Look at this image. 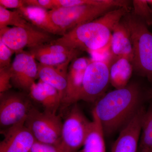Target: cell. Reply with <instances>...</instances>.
Wrapping results in <instances>:
<instances>
[{
    "label": "cell",
    "mask_w": 152,
    "mask_h": 152,
    "mask_svg": "<svg viewBox=\"0 0 152 152\" xmlns=\"http://www.w3.org/2000/svg\"><path fill=\"white\" fill-rule=\"evenodd\" d=\"M149 94L150 96L152 99V89L150 90Z\"/></svg>",
    "instance_id": "4dcf8cb0"
},
{
    "label": "cell",
    "mask_w": 152,
    "mask_h": 152,
    "mask_svg": "<svg viewBox=\"0 0 152 152\" xmlns=\"http://www.w3.org/2000/svg\"><path fill=\"white\" fill-rule=\"evenodd\" d=\"M109 83V63L102 60H91L85 72L77 102H96L104 94Z\"/></svg>",
    "instance_id": "ba28073f"
},
{
    "label": "cell",
    "mask_w": 152,
    "mask_h": 152,
    "mask_svg": "<svg viewBox=\"0 0 152 152\" xmlns=\"http://www.w3.org/2000/svg\"><path fill=\"white\" fill-rule=\"evenodd\" d=\"M91 60L86 57H77L71 62L67 74V87L61 105L64 107L76 103L81 89L85 72Z\"/></svg>",
    "instance_id": "7c38bea8"
},
{
    "label": "cell",
    "mask_w": 152,
    "mask_h": 152,
    "mask_svg": "<svg viewBox=\"0 0 152 152\" xmlns=\"http://www.w3.org/2000/svg\"><path fill=\"white\" fill-rule=\"evenodd\" d=\"M152 149V106L145 111L143 117L138 152H149Z\"/></svg>",
    "instance_id": "44dd1931"
},
{
    "label": "cell",
    "mask_w": 152,
    "mask_h": 152,
    "mask_svg": "<svg viewBox=\"0 0 152 152\" xmlns=\"http://www.w3.org/2000/svg\"><path fill=\"white\" fill-rule=\"evenodd\" d=\"M24 1L26 5L34 6L50 10L54 9L53 0H24Z\"/></svg>",
    "instance_id": "f1b7e54d"
},
{
    "label": "cell",
    "mask_w": 152,
    "mask_h": 152,
    "mask_svg": "<svg viewBox=\"0 0 152 152\" xmlns=\"http://www.w3.org/2000/svg\"><path fill=\"white\" fill-rule=\"evenodd\" d=\"M91 121L74 104L63 124L60 152H77L83 147Z\"/></svg>",
    "instance_id": "8992f818"
},
{
    "label": "cell",
    "mask_w": 152,
    "mask_h": 152,
    "mask_svg": "<svg viewBox=\"0 0 152 152\" xmlns=\"http://www.w3.org/2000/svg\"><path fill=\"white\" fill-rule=\"evenodd\" d=\"M0 152H29L36 140L24 124L5 129Z\"/></svg>",
    "instance_id": "4fadbf2b"
},
{
    "label": "cell",
    "mask_w": 152,
    "mask_h": 152,
    "mask_svg": "<svg viewBox=\"0 0 152 152\" xmlns=\"http://www.w3.org/2000/svg\"><path fill=\"white\" fill-rule=\"evenodd\" d=\"M63 122L57 113L41 112L33 107L24 123L36 140L58 146L61 141Z\"/></svg>",
    "instance_id": "5b68a950"
},
{
    "label": "cell",
    "mask_w": 152,
    "mask_h": 152,
    "mask_svg": "<svg viewBox=\"0 0 152 152\" xmlns=\"http://www.w3.org/2000/svg\"><path fill=\"white\" fill-rule=\"evenodd\" d=\"M15 53L0 40V69L9 67L12 65L11 58Z\"/></svg>",
    "instance_id": "4316f807"
},
{
    "label": "cell",
    "mask_w": 152,
    "mask_h": 152,
    "mask_svg": "<svg viewBox=\"0 0 152 152\" xmlns=\"http://www.w3.org/2000/svg\"><path fill=\"white\" fill-rule=\"evenodd\" d=\"M109 49L112 58H126L133 62L134 51L130 33L123 19L113 30Z\"/></svg>",
    "instance_id": "5bb4252c"
},
{
    "label": "cell",
    "mask_w": 152,
    "mask_h": 152,
    "mask_svg": "<svg viewBox=\"0 0 152 152\" xmlns=\"http://www.w3.org/2000/svg\"><path fill=\"white\" fill-rule=\"evenodd\" d=\"M30 49H32L38 52L53 54H80L82 52L78 50L72 49L62 45L53 43L52 42Z\"/></svg>",
    "instance_id": "cb8c5ba5"
},
{
    "label": "cell",
    "mask_w": 152,
    "mask_h": 152,
    "mask_svg": "<svg viewBox=\"0 0 152 152\" xmlns=\"http://www.w3.org/2000/svg\"><path fill=\"white\" fill-rule=\"evenodd\" d=\"M132 1L125 0H107L103 4H86L70 7L55 9L49 11L52 21L63 33L98 18L114 9H129Z\"/></svg>",
    "instance_id": "3957f363"
},
{
    "label": "cell",
    "mask_w": 152,
    "mask_h": 152,
    "mask_svg": "<svg viewBox=\"0 0 152 152\" xmlns=\"http://www.w3.org/2000/svg\"><path fill=\"white\" fill-rule=\"evenodd\" d=\"M29 152H60L58 147L36 140Z\"/></svg>",
    "instance_id": "83f0119b"
},
{
    "label": "cell",
    "mask_w": 152,
    "mask_h": 152,
    "mask_svg": "<svg viewBox=\"0 0 152 152\" xmlns=\"http://www.w3.org/2000/svg\"><path fill=\"white\" fill-rule=\"evenodd\" d=\"M149 152H152V149L151 150V151H150Z\"/></svg>",
    "instance_id": "d6a6232c"
},
{
    "label": "cell",
    "mask_w": 152,
    "mask_h": 152,
    "mask_svg": "<svg viewBox=\"0 0 152 152\" xmlns=\"http://www.w3.org/2000/svg\"><path fill=\"white\" fill-rule=\"evenodd\" d=\"M148 2L152 4V1H148Z\"/></svg>",
    "instance_id": "1f68e13d"
},
{
    "label": "cell",
    "mask_w": 152,
    "mask_h": 152,
    "mask_svg": "<svg viewBox=\"0 0 152 152\" xmlns=\"http://www.w3.org/2000/svg\"><path fill=\"white\" fill-rule=\"evenodd\" d=\"M29 95L33 100L41 104L45 110L56 113L61 104V99L58 92L50 85L39 80L30 89Z\"/></svg>",
    "instance_id": "2e32d148"
},
{
    "label": "cell",
    "mask_w": 152,
    "mask_h": 152,
    "mask_svg": "<svg viewBox=\"0 0 152 152\" xmlns=\"http://www.w3.org/2000/svg\"><path fill=\"white\" fill-rule=\"evenodd\" d=\"M142 94L137 85L129 84L104 94L96 102L92 112L99 118L105 135L121 130L142 107Z\"/></svg>",
    "instance_id": "6da1fadb"
},
{
    "label": "cell",
    "mask_w": 152,
    "mask_h": 152,
    "mask_svg": "<svg viewBox=\"0 0 152 152\" xmlns=\"http://www.w3.org/2000/svg\"><path fill=\"white\" fill-rule=\"evenodd\" d=\"M28 52L40 64L56 67L65 64H70L74 59L78 57L80 55L79 53L72 54L49 53L37 51L32 49H29Z\"/></svg>",
    "instance_id": "ffe728a7"
},
{
    "label": "cell",
    "mask_w": 152,
    "mask_h": 152,
    "mask_svg": "<svg viewBox=\"0 0 152 152\" xmlns=\"http://www.w3.org/2000/svg\"><path fill=\"white\" fill-rule=\"evenodd\" d=\"M34 106L21 93L8 91L0 94V125L4 129L24 124Z\"/></svg>",
    "instance_id": "9c48e42d"
},
{
    "label": "cell",
    "mask_w": 152,
    "mask_h": 152,
    "mask_svg": "<svg viewBox=\"0 0 152 152\" xmlns=\"http://www.w3.org/2000/svg\"><path fill=\"white\" fill-rule=\"evenodd\" d=\"M11 66L0 69V94L10 91L12 87L11 83Z\"/></svg>",
    "instance_id": "484cf974"
},
{
    "label": "cell",
    "mask_w": 152,
    "mask_h": 152,
    "mask_svg": "<svg viewBox=\"0 0 152 152\" xmlns=\"http://www.w3.org/2000/svg\"><path fill=\"white\" fill-rule=\"evenodd\" d=\"M123 20L130 33L134 69L152 82V32L141 19L129 12Z\"/></svg>",
    "instance_id": "277c9868"
},
{
    "label": "cell",
    "mask_w": 152,
    "mask_h": 152,
    "mask_svg": "<svg viewBox=\"0 0 152 152\" xmlns=\"http://www.w3.org/2000/svg\"><path fill=\"white\" fill-rule=\"evenodd\" d=\"M15 54L11 66V83L12 86L29 93L38 79L37 63L28 51L23 50Z\"/></svg>",
    "instance_id": "30bf717a"
},
{
    "label": "cell",
    "mask_w": 152,
    "mask_h": 152,
    "mask_svg": "<svg viewBox=\"0 0 152 152\" xmlns=\"http://www.w3.org/2000/svg\"><path fill=\"white\" fill-rule=\"evenodd\" d=\"M28 23L17 10L11 11L0 6V29L8 27L9 26H24Z\"/></svg>",
    "instance_id": "7402d4cb"
},
{
    "label": "cell",
    "mask_w": 152,
    "mask_h": 152,
    "mask_svg": "<svg viewBox=\"0 0 152 152\" xmlns=\"http://www.w3.org/2000/svg\"><path fill=\"white\" fill-rule=\"evenodd\" d=\"M107 1V0H53V2L55 9L83 5L103 4Z\"/></svg>",
    "instance_id": "d4e9b609"
},
{
    "label": "cell",
    "mask_w": 152,
    "mask_h": 152,
    "mask_svg": "<svg viewBox=\"0 0 152 152\" xmlns=\"http://www.w3.org/2000/svg\"><path fill=\"white\" fill-rule=\"evenodd\" d=\"M109 66L110 83L115 89L122 88L129 85L134 70L130 60L125 58H113Z\"/></svg>",
    "instance_id": "ac0fdd59"
},
{
    "label": "cell",
    "mask_w": 152,
    "mask_h": 152,
    "mask_svg": "<svg viewBox=\"0 0 152 152\" xmlns=\"http://www.w3.org/2000/svg\"><path fill=\"white\" fill-rule=\"evenodd\" d=\"M132 13L141 19L147 25H152V11L147 0H134L132 1Z\"/></svg>",
    "instance_id": "603a6c76"
},
{
    "label": "cell",
    "mask_w": 152,
    "mask_h": 152,
    "mask_svg": "<svg viewBox=\"0 0 152 152\" xmlns=\"http://www.w3.org/2000/svg\"><path fill=\"white\" fill-rule=\"evenodd\" d=\"M50 34L30 23L21 27H7L0 29V40L15 53L53 41Z\"/></svg>",
    "instance_id": "52a82bcc"
},
{
    "label": "cell",
    "mask_w": 152,
    "mask_h": 152,
    "mask_svg": "<svg viewBox=\"0 0 152 152\" xmlns=\"http://www.w3.org/2000/svg\"><path fill=\"white\" fill-rule=\"evenodd\" d=\"M28 23L37 28L53 35L62 36L64 33L52 21L49 11L45 9L26 5L17 10Z\"/></svg>",
    "instance_id": "e0dca14e"
},
{
    "label": "cell",
    "mask_w": 152,
    "mask_h": 152,
    "mask_svg": "<svg viewBox=\"0 0 152 152\" xmlns=\"http://www.w3.org/2000/svg\"><path fill=\"white\" fill-rule=\"evenodd\" d=\"M145 110L142 107L124 128L115 142L110 152H138L142 120Z\"/></svg>",
    "instance_id": "8fae6325"
},
{
    "label": "cell",
    "mask_w": 152,
    "mask_h": 152,
    "mask_svg": "<svg viewBox=\"0 0 152 152\" xmlns=\"http://www.w3.org/2000/svg\"><path fill=\"white\" fill-rule=\"evenodd\" d=\"M92 116L82 152H106L103 128L99 118L93 112Z\"/></svg>",
    "instance_id": "d6986e66"
},
{
    "label": "cell",
    "mask_w": 152,
    "mask_h": 152,
    "mask_svg": "<svg viewBox=\"0 0 152 152\" xmlns=\"http://www.w3.org/2000/svg\"><path fill=\"white\" fill-rule=\"evenodd\" d=\"M0 6L5 8L18 10L26 6L24 0H0Z\"/></svg>",
    "instance_id": "f546056e"
},
{
    "label": "cell",
    "mask_w": 152,
    "mask_h": 152,
    "mask_svg": "<svg viewBox=\"0 0 152 152\" xmlns=\"http://www.w3.org/2000/svg\"><path fill=\"white\" fill-rule=\"evenodd\" d=\"M129 12L126 8L114 9L52 42L81 52L94 53L109 49L114 28Z\"/></svg>",
    "instance_id": "7a4b0ae2"
},
{
    "label": "cell",
    "mask_w": 152,
    "mask_h": 152,
    "mask_svg": "<svg viewBox=\"0 0 152 152\" xmlns=\"http://www.w3.org/2000/svg\"><path fill=\"white\" fill-rule=\"evenodd\" d=\"M70 64L56 67L37 63L38 79L54 87L59 94L61 103L65 95L67 74Z\"/></svg>",
    "instance_id": "9a60e30c"
}]
</instances>
